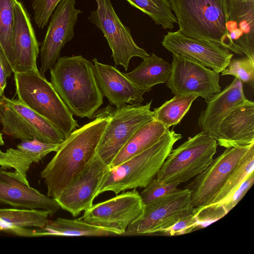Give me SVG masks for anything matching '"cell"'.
Masks as SVG:
<instances>
[{"label": "cell", "mask_w": 254, "mask_h": 254, "mask_svg": "<svg viewBox=\"0 0 254 254\" xmlns=\"http://www.w3.org/2000/svg\"><path fill=\"white\" fill-rule=\"evenodd\" d=\"M91 122L74 130L60 144L56 154L41 172L47 195L57 198L85 167L95 152L109 119V105L97 111Z\"/></svg>", "instance_id": "obj_1"}, {"label": "cell", "mask_w": 254, "mask_h": 254, "mask_svg": "<svg viewBox=\"0 0 254 254\" xmlns=\"http://www.w3.org/2000/svg\"><path fill=\"white\" fill-rule=\"evenodd\" d=\"M51 82L70 112L92 119L103 104L93 64L81 55L60 57L50 69Z\"/></svg>", "instance_id": "obj_2"}, {"label": "cell", "mask_w": 254, "mask_h": 254, "mask_svg": "<svg viewBox=\"0 0 254 254\" xmlns=\"http://www.w3.org/2000/svg\"><path fill=\"white\" fill-rule=\"evenodd\" d=\"M182 137V134L168 129L149 148L109 168L102 178L97 195L108 191L118 194L127 190L145 187L156 177L174 145Z\"/></svg>", "instance_id": "obj_3"}, {"label": "cell", "mask_w": 254, "mask_h": 254, "mask_svg": "<svg viewBox=\"0 0 254 254\" xmlns=\"http://www.w3.org/2000/svg\"><path fill=\"white\" fill-rule=\"evenodd\" d=\"M18 99L45 118L66 138L78 124L51 82L40 71L14 72Z\"/></svg>", "instance_id": "obj_4"}, {"label": "cell", "mask_w": 254, "mask_h": 254, "mask_svg": "<svg viewBox=\"0 0 254 254\" xmlns=\"http://www.w3.org/2000/svg\"><path fill=\"white\" fill-rule=\"evenodd\" d=\"M182 35L212 41L223 47L227 0H168Z\"/></svg>", "instance_id": "obj_5"}, {"label": "cell", "mask_w": 254, "mask_h": 254, "mask_svg": "<svg viewBox=\"0 0 254 254\" xmlns=\"http://www.w3.org/2000/svg\"><path fill=\"white\" fill-rule=\"evenodd\" d=\"M216 140L202 131L172 150L156 178L161 183L180 184L202 172L216 152Z\"/></svg>", "instance_id": "obj_6"}, {"label": "cell", "mask_w": 254, "mask_h": 254, "mask_svg": "<svg viewBox=\"0 0 254 254\" xmlns=\"http://www.w3.org/2000/svg\"><path fill=\"white\" fill-rule=\"evenodd\" d=\"M0 122L3 133L21 141L36 139L59 144L66 138L51 123L19 100L4 95L0 98Z\"/></svg>", "instance_id": "obj_7"}, {"label": "cell", "mask_w": 254, "mask_h": 254, "mask_svg": "<svg viewBox=\"0 0 254 254\" xmlns=\"http://www.w3.org/2000/svg\"><path fill=\"white\" fill-rule=\"evenodd\" d=\"M152 101L145 105H109V119L95 150V154L108 166L140 127L154 120Z\"/></svg>", "instance_id": "obj_8"}, {"label": "cell", "mask_w": 254, "mask_h": 254, "mask_svg": "<svg viewBox=\"0 0 254 254\" xmlns=\"http://www.w3.org/2000/svg\"><path fill=\"white\" fill-rule=\"evenodd\" d=\"M191 192L177 189L157 200L145 204L141 215L131 223L124 234L150 235L160 233L181 219L193 213Z\"/></svg>", "instance_id": "obj_9"}, {"label": "cell", "mask_w": 254, "mask_h": 254, "mask_svg": "<svg viewBox=\"0 0 254 254\" xmlns=\"http://www.w3.org/2000/svg\"><path fill=\"white\" fill-rule=\"evenodd\" d=\"M97 9L91 11L88 19L103 33L116 65L128 69L133 57L143 60L149 55L134 41L130 29L124 25L116 13L110 0H95Z\"/></svg>", "instance_id": "obj_10"}, {"label": "cell", "mask_w": 254, "mask_h": 254, "mask_svg": "<svg viewBox=\"0 0 254 254\" xmlns=\"http://www.w3.org/2000/svg\"><path fill=\"white\" fill-rule=\"evenodd\" d=\"M226 148L185 189L191 192L194 207L211 204L231 174L238 167L254 144Z\"/></svg>", "instance_id": "obj_11"}, {"label": "cell", "mask_w": 254, "mask_h": 254, "mask_svg": "<svg viewBox=\"0 0 254 254\" xmlns=\"http://www.w3.org/2000/svg\"><path fill=\"white\" fill-rule=\"evenodd\" d=\"M172 57L171 74L166 85L173 94L194 95L206 102L221 91L219 73L185 57Z\"/></svg>", "instance_id": "obj_12"}, {"label": "cell", "mask_w": 254, "mask_h": 254, "mask_svg": "<svg viewBox=\"0 0 254 254\" xmlns=\"http://www.w3.org/2000/svg\"><path fill=\"white\" fill-rule=\"evenodd\" d=\"M143 203L140 193L133 189L106 201L93 204L81 217L95 225L125 234L127 228L142 214Z\"/></svg>", "instance_id": "obj_13"}, {"label": "cell", "mask_w": 254, "mask_h": 254, "mask_svg": "<svg viewBox=\"0 0 254 254\" xmlns=\"http://www.w3.org/2000/svg\"><path fill=\"white\" fill-rule=\"evenodd\" d=\"M109 168L95 153L85 167L54 199L60 208L73 217L78 216L93 205L102 178Z\"/></svg>", "instance_id": "obj_14"}, {"label": "cell", "mask_w": 254, "mask_h": 254, "mask_svg": "<svg viewBox=\"0 0 254 254\" xmlns=\"http://www.w3.org/2000/svg\"><path fill=\"white\" fill-rule=\"evenodd\" d=\"M75 0H61L51 16L40 50V73L50 70L60 58L61 50L74 37V27L82 11Z\"/></svg>", "instance_id": "obj_15"}, {"label": "cell", "mask_w": 254, "mask_h": 254, "mask_svg": "<svg viewBox=\"0 0 254 254\" xmlns=\"http://www.w3.org/2000/svg\"><path fill=\"white\" fill-rule=\"evenodd\" d=\"M161 43L172 55L185 57L218 73L226 68L233 56L215 42L186 36L178 31L168 32Z\"/></svg>", "instance_id": "obj_16"}, {"label": "cell", "mask_w": 254, "mask_h": 254, "mask_svg": "<svg viewBox=\"0 0 254 254\" xmlns=\"http://www.w3.org/2000/svg\"><path fill=\"white\" fill-rule=\"evenodd\" d=\"M223 47L254 61V0H227Z\"/></svg>", "instance_id": "obj_17"}, {"label": "cell", "mask_w": 254, "mask_h": 254, "mask_svg": "<svg viewBox=\"0 0 254 254\" xmlns=\"http://www.w3.org/2000/svg\"><path fill=\"white\" fill-rule=\"evenodd\" d=\"M12 45L13 73L39 71L37 65L39 43L29 14L18 0L14 4Z\"/></svg>", "instance_id": "obj_18"}, {"label": "cell", "mask_w": 254, "mask_h": 254, "mask_svg": "<svg viewBox=\"0 0 254 254\" xmlns=\"http://www.w3.org/2000/svg\"><path fill=\"white\" fill-rule=\"evenodd\" d=\"M95 76L103 96L111 105L116 107L130 105H140L147 92L129 80L116 67L92 60Z\"/></svg>", "instance_id": "obj_19"}, {"label": "cell", "mask_w": 254, "mask_h": 254, "mask_svg": "<svg viewBox=\"0 0 254 254\" xmlns=\"http://www.w3.org/2000/svg\"><path fill=\"white\" fill-rule=\"evenodd\" d=\"M0 203L16 208L40 209L53 215L60 207L53 198L40 192L15 177L13 172L0 168Z\"/></svg>", "instance_id": "obj_20"}, {"label": "cell", "mask_w": 254, "mask_h": 254, "mask_svg": "<svg viewBox=\"0 0 254 254\" xmlns=\"http://www.w3.org/2000/svg\"><path fill=\"white\" fill-rule=\"evenodd\" d=\"M249 101L244 94L243 82L235 77L224 89L206 102L207 106L198 120V127L201 131L214 138L222 121L234 109Z\"/></svg>", "instance_id": "obj_21"}, {"label": "cell", "mask_w": 254, "mask_h": 254, "mask_svg": "<svg viewBox=\"0 0 254 254\" xmlns=\"http://www.w3.org/2000/svg\"><path fill=\"white\" fill-rule=\"evenodd\" d=\"M226 148L254 143V103L249 101L231 112L221 122L214 138Z\"/></svg>", "instance_id": "obj_22"}, {"label": "cell", "mask_w": 254, "mask_h": 254, "mask_svg": "<svg viewBox=\"0 0 254 254\" xmlns=\"http://www.w3.org/2000/svg\"><path fill=\"white\" fill-rule=\"evenodd\" d=\"M60 145L43 142L36 139L21 141L15 149L9 148L5 152L0 150V166L4 168H13V175L29 185L26 175L31 165L38 163L49 153L56 152Z\"/></svg>", "instance_id": "obj_23"}, {"label": "cell", "mask_w": 254, "mask_h": 254, "mask_svg": "<svg viewBox=\"0 0 254 254\" xmlns=\"http://www.w3.org/2000/svg\"><path fill=\"white\" fill-rule=\"evenodd\" d=\"M171 71V64L152 53L132 71L123 73L133 83L148 92L154 85L166 83Z\"/></svg>", "instance_id": "obj_24"}, {"label": "cell", "mask_w": 254, "mask_h": 254, "mask_svg": "<svg viewBox=\"0 0 254 254\" xmlns=\"http://www.w3.org/2000/svg\"><path fill=\"white\" fill-rule=\"evenodd\" d=\"M37 230V236H106L119 235L113 229L90 224L81 218L74 219L58 218L49 221Z\"/></svg>", "instance_id": "obj_25"}, {"label": "cell", "mask_w": 254, "mask_h": 254, "mask_svg": "<svg viewBox=\"0 0 254 254\" xmlns=\"http://www.w3.org/2000/svg\"><path fill=\"white\" fill-rule=\"evenodd\" d=\"M167 129L162 123L155 120L144 125L132 135L110 164L109 168L116 166L149 148Z\"/></svg>", "instance_id": "obj_26"}, {"label": "cell", "mask_w": 254, "mask_h": 254, "mask_svg": "<svg viewBox=\"0 0 254 254\" xmlns=\"http://www.w3.org/2000/svg\"><path fill=\"white\" fill-rule=\"evenodd\" d=\"M198 97L194 95H175L161 106L155 108L154 120L162 123L167 129L178 124Z\"/></svg>", "instance_id": "obj_27"}, {"label": "cell", "mask_w": 254, "mask_h": 254, "mask_svg": "<svg viewBox=\"0 0 254 254\" xmlns=\"http://www.w3.org/2000/svg\"><path fill=\"white\" fill-rule=\"evenodd\" d=\"M45 210L25 208H0V218L11 227H44L49 221Z\"/></svg>", "instance_id": "obj_28"}, {"label": "cell", "mask_w": 254, "mask_h": 254, "mask_svg": "<svg viewBox=\"0 0 254 254\" xmlns=\"http://www.w3.org/2000/svg\"><path fill=\"white\" fill-rule=\"evenodd\" d=\"M254 143L251 145L240 164L231 174L212 204H224L227 202L247 177L254 172Z\"/></svg>", "instance_id": "obj_29"}, {"label": "cell", "mask_w": 254, "mask_h": 254, "mask_svg": "<svg viewBox=\"0 0 254 254\" xmlns=\"http://www.w3.org/2000/svg\"><path fill=\"white\" fill-rule=\"evenodd\" d=\"M131 5L149 16L156 24L172 29L177 20L168 0H126Z\"/></svg>", "instance_id": "obj_30"}, {"label": "cell", "mask_w": 254, "mask_h": 254, "mask_svg": "<svg viewBox=\"0 0 254 254\" xmlns=\"http://www.w3.org/2000/svg\"><path fill=\"white\" fill-rule=\"evenodd\" d=\"M15 0H0V50L12 70L14 61L12 45Z\"/></svg>", "instance_id": "obj_31"}, {"label": "cell", "mask_w": 254, "mask_h": 254, "mask_svg": "<svg viewBox=\"0 0 254 254\" xmlns=\"http://www.w3.org/2000/svg\"><path fill=\"white\" fill-rule=\"evenodd\" d=\"M221 75H233L242 82L253 85L254 81V61L247 57L231 59L228 65L221 72Z\"/></svg>", "instance_id": "obj_32"}, {"label": "cell", "mask_w": 254, "mask_h": 254, "mask_svg": "<svg viewBox=\"0 0 254 254\" xmlns=\"http://www.w3.org/2000/svg\"><path fill=\"white\" fill-rule=\"evenodd\" d=\"M178 183H164L153 179L141 192L143 203L147 204L164 197L177 190Z\"/></svg>", "instance_id": "obj_33"}, {"label": "cell", "mask_w": 254, "mask_h": 254, "mask_svg": "<svg viewBox=\"0 0 254 254\" xmlns=\"http://www.w3.org/2000/svg\"><path fill=\"white\" fill-rule=\"evenodd\" d=\"M61 0H34L32 6L37 26L43 28L46 26L55 9Z\"/></svg>", "instance_id": "obj_34"}, {"label": "cell", "mask_w": 254, "mask_h": 254, "mask_svg": "<svg viewBox=\"0 0 254 254\" xmlns=\"http://www.w3.org/2000/svg\"><path fill=\"white\" fill-rule=\"evenodd\" d=\"M199 228L200 227L193 211L191 214L181 219L160 233L167 236H179L190 233Z\"/></svg>", "instance_id": "obj_35"}, {"label": "cell", "mask_w": 254, "mask_h": 254, "mask_svg": "<svg viewBox=\"0 0 254 254\" xmlns=\"http://www.w3.org/2000/svg\"><path fill=\"white\" fill-rule=\"evenodd\" d=\"M254 181V172L251 173L243 183L241 187L233 195L231 198L226 203L222 204L228 212L244 197L248 190L252 186Z\"/></svg>", "instance_id": "obj_36"}, {"label": "cell", "mask_w": 254, "mask_h": 254, "mask_svg": "<svg viewBox=\"0 0 254 254\" xmlns=\"http://www.w3.org/2000/svg\"><path fill=\"white\" fill-rule=\"evenodd\" d=\"M12 68L3 54L0 50V98L3 95L7 78L10 76Z\"/></svg>", "instance_id": "obj_37"}, {"label": "cell", "mask_w": 254, "mask_h": 254, "mask_svg": "<svg viewBox=\"0 0 254 254\" xmlns=\"http://www.w3.org/2000/svg\"><path fill=\"white\" fill-rule=\"evenodd\" d=\"M18 227H11L0 218V231L16 235L18 231Z\"/></svg>", "instance_id": "obj_38"}, {"label": "cell", "mask_w": 254, "mask_h": 254, "mask_svg": "<svg viewBox=\"0 0 254 254\" xmlns=\"http://www.w3.org/2000/svg\"><path fill=\"white\" fill-rule=\"evenodd\" d=\"M4 144L2 137V134L0 132V145H3Z\"/></svg>", "instance_id": "obj_39"}]
</instances>
